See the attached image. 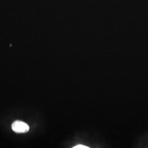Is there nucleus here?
Returning <instances> with one entry per match:
<instances>
[{
	"label": "nucleus",
	"mask_w": 148,
	"mask_h": 148,
	"mask_svg": "<svg viewBox=\"0 0 148 148\" xmlns=\"http://www.w3.org/2000/svg\"><path fill=\"white\" fill-rule=\"evenodd\" d=\"M108 145L106 141L97 133L83 130L79 131L74 137L71 148H105Z\"/></svg>",
	"instance_id": "nucleus-1"
},
{
	"label": "nucleus",
	"mask_w": 148,
	"mask_h": 148,
	"mask_svg": "<svg viewBox=\"0 0 148 148\" xmlns=\"http://www.w3.org/2000/svg\"><path fill=\"white\" fill-rule=\"evenodd\" d=\"M12 128L16 133H26L29 131V126L24 122L16 121L12 123Z\"/></svg>",
	"instance_id": "nucleus-2"
},
{
	"label": "nucleus",
	"mask_w": 148,
	"mask_h": 148,
	"mask_svg": "<svg viewBox=\"0 0 148 148\" xmlns=\"http://www.w3.org/2000/svg\"><path fill=\"white\" fill-rule=\"evenodd\" d=\"M135 146L137 148H148V132L139 138Z\"/></svg>",
	"instance_id": "nucleus-3"
}]
</instances>
